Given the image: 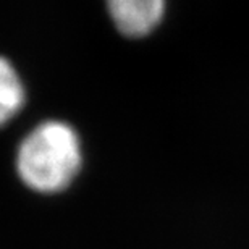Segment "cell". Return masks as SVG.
I'll list each match as a JSON object with an SVG mask.
<instances>
[{
  "label": "cell",
  "instance_id": "obj_2",
  "mask_svg": "<svg viewBox=\"0 0 249 249\" xmlns=\"http://www.w3.org/2000/svg\"><path fill=\"white\" fill-rule=\"evenodd\" d=\"M113 26L126 37H146L165 15L167 0H106Z\"/></svg>",
  "mask_w": 249,
  "mask_h": 249
},
{
  "label": "cell",
  "instance_id": "obj_3",
  "mask_svg": "<svg viewBox=\"0 0 249 249\" xmlns=\"http://www.w3.org/2000/svg\"><path fill=\"white\" fill-rule=\"evenodd\" d=\"M26 104L24 83L13 63L0 55V128L12 122Z\"/></svg>",
  "mask_w": 249,
  "mask_h": 249
},
{
  "label": "cell",
  "instance_id": "obj_1",
  "mask_svg": "<svg viewBox=\"0 0 249 249\" xmlns=\"http://www.w3.org/2000/svg\"><path fill=\"white\" fill-rule=\"evenodd\" d=\"M15 167L26 188L42 194L62 193L83 167L81 139L71 124L42 122L21 139Z\"/></svg>",
  "mask_w": 249,
  "mask_h": 249
}]
</instances>
